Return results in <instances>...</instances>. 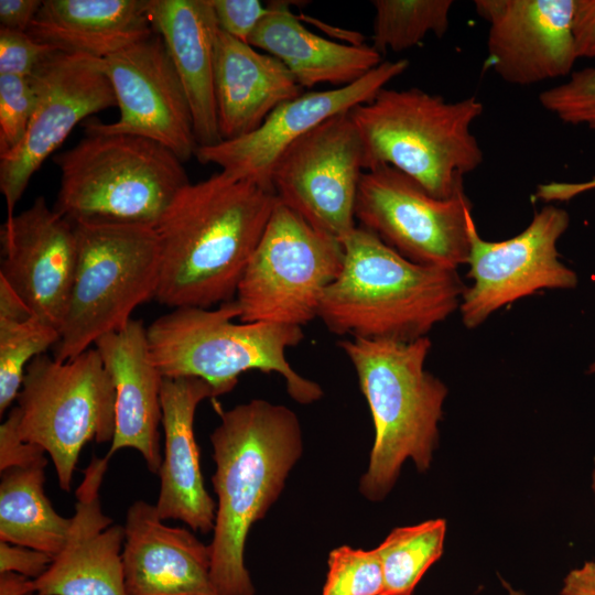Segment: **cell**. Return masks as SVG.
Returning <instances> with one entry per match:
<instances>
[{"instance_id":"83f0119b","label":"cell","mask_w":595,"mask_h":595,"mask_svg":"<svg viewBox=\"0 0 595 595\" xmlns=\"http://www.w3.org/2000/svg\"><path fill=\"white\" fill-rule=\"evenodd\" d=\"M446 521L430 519L398 527L376 548L383 575V594L412 595L424 573L442 556Z\"/></svg>"},{"instance_id":"8fae6325","label":"cell","mask_w":595,"mask_h":595,"mask_svg":"<svg viewBox=\"0 0 595 595\" xmlns=\"http://www.w3.org/2000/svg\"><path fill=\"white\" fill-rule=\"evenodd\" d=\"M355 218L414 263L457 270L468 261L475 220L465 190L436 198L401 171L379 165L361 175Z\"/></svg>"},{"instance_id":"ee69618b","label":"cell","mask_w":595,"mask_h":595,"mask_svg":"<svg viewBox=\"0 0 595 595\" xmlns=\"http://www.w3.org/2000/svg\"><path fill=\"white\" fill-rule=\"evenodd\" d=\"M508 595H524L522 592L517 591L510 586L507 585Z\"/></svg>"},{"instance_id":"f1b7e54d","label":"cell","mask_w":595,"mask_h":595,"mask_svg":"<svg viewBox=\"0 0 595 595\" xmlns=\"http://www.w3.org/2000/svg\"><path fill=\"white\" fill-rule=\"evenodd\" d=\"M372 47L381 55L419 45L433 33L442 37L450 25L451 0H374Z\"/></svg>"},{"instance_id":"e575fe53","label":"cell","mask_w":595,"mask_h":595,"mask_svg":"<svg viewBox=\"0 0 595 595\" xmlns=\"http://www.w3.org/2000/svg\"><path fill=\"white\" fill-rule=\"evenodd\" d=\"M220 31L249 43L260 21L268 14V4L259 0H209Z\"/></svg>"},{"instance_id":"3957f363","label":"cell","mask_w":595,"mask_h":595,"mask_svg":"<svg viewBox=\"0 0 595 595\" xmlns=\"http://www.w3.org/2000/svg\"><path fill=\"white\" fill-rule=\"evenodd\" d=\"M340 242L342 270L318 310L331 333L410 342L459 309L466 285L457 270L414 263L358 225Z\"/></svg>"},{"instance_id":"5bb4252c","label":"cell","mask_w":595,"mask_h":595,"mask_svg":"<svg viewBox=\"0 0 595 595\" xmlns=\"http://www.w3.org/2000/svg\"><path fill=\"white\" fill-rule=\"evenodd\" d=\"M31 77L36 104L26 132L13 152L0 156V192L4 197L6 219L14 216V207L32 175L75 126L117 106L101 60L56 51Z\"/></svg>"},{"instance_id":"ba28073f","label":"cell","mask_w":595,"mask_h":595,"mask_svg":"<svg viewBox=\"0 0 595 595\" xmlns=\"http://www.w3.org/2000/svg\"><path fill=\"white\" fill-rule=\"evenodd\" d=\"M77 263L61 336L53 357L69 360L101 336L123 328L140 304L154 299L160 249L154 227L73 224Z\"/></svg>"},{"instance_id":"8992f818","label":"cell","mask_w":595,"mask_h":595,"mask_svg":"<svg viewBox=\"0 0 595 595\" xmlns=\"http://www.w3.org/2000/svg\"><path fill=\"white\" fill-rule=\"evenodd\" d=\"M240 314L234 300L217 309L178 307L147 327L152 359L163 378L195 377L208 382L216 397L230 392L241 374H279L288 394L300 404L323 397L321 386L296 372L286 350L299 345L301 326L235 323Z\"/></svg>"},{"instance_id":"7bdbcfd3","label":"cell","mask_w":595,"mask_h":595,"mask_svg":"<svg viewBox=\"0 0 595 595\" xmlns=\"http://www.w3.org/2000/svg\"><path fill=\"white\" fill-rule=\"evenodd\" d=\"M591 489L593 491L594 506H595V455L593 458V467H592V473H591Z\"/></svg>"},{"instance_id":"74e56055","label":"cell","mask_w":595,"mask_h":595,"mask_svg":"<svg viewBox=\"0 0 595 595\" xmlns=\"http://www.w3.org/2000/svg\"><path fill=\"white\" fill-rule=\"evenodd\" d=\"M573 36L578 58H595V0H575Z\"/></svg>"},{"instance_id":"d6a6232c","label":"cell","mask_w":595,"mask_h":595,"mask_svg":"<svg viewBox=\"0 0 595 595\" xmlns=\"http://www.w3.org/2000/svg\"><path fill=\"white\" fill-rule=\"evenodd\" d=\"M36 104L32 77L0 75V156L22 142Z\"/></svg>"},{"instance_id":"60d3db41","label":"cell","mask_w":595,"mask_h":595,"mask_svg":"<svg viewBox=\"0 0 595 595\" xmlns=\"http://www.w3.org/2000/svg\"><path fill=\"white\" fill-rule=\"evenodd\" d=\"M561 595H595V561H586L564 577Z\"/></svg>"},{"instance_id":"6da1fadb","label":"cell","mask_w":595,"mask_h":595,"mask_svg":"<svg viewBox=\"0 0 595 595\" xmlns=\"http://www.w3.org/2000/svg\"><path fill=\"white\" fill-rule=\"evenodd\" d=\"M278 203L273 191L219 171L188 183L154 227L160 273L154 300L210 309L231 301Z\"/></svg>"},{"instance_id":"5b68a950","label":"cell","mask_w":595,"mask_h":595,"mask_svg":"<svg viewBox=\"0 0 595 595\" xmlns=\"http://www.w3.org/2000/svg\"><path fill=\"white\" fill-rule=\"evenodd\" d=\"M483 111L475 96L447 101L416 87H385L349 115L361 139L365 171L392 166L444 199L464 190V176L483 163L470 130Z\"/></svg>"},{"instance_id":"f6af8a7d","label":"cell","mask_w":595,"mask_h":595,"mask_svg":"<svg viewBox=\"0 0 595 595\" xmlns=\"http://www.w3.org/2000/svg\"><path fill=\"white\" fill-rule=\"evenodd\" d=\"M587 374H595V358L593 359V361L589 364L588 368H587Z\"/></svg>"},{"instance_id":"e0dca14e","label":"cell","mask_w":595,"mask_h":595,"mask_svg":"<svg viewBox=\"0 0 595 595\" xmlns=\"http://www.w3.org/2000/svg\"><path fill=\"white\" fill-rule=\"evenodd\" d=\"M0 242V279L32 315L61 333L77 263L74 225L39 196L4 220Z\"/></svg>"},{"instance_id":"7402d4cb","label":"cell","mask_w":595,"mask_h":595,"mask_svg":"<svg viewBox=\"0 0 595 595\" xmlns=\"http://www.w3.org/2000/svg\"><path fill=\"white\" fill-rule=\"evenodd\" d=\"M113 382L116 428L109 458L123 448H133L148 469L159 474L162 464L159 425L162 420L163 377L152 359L147 327L131 318L121 329L98 338L94 345Z\"/></svg>"},{"instance_id":"ac0fdd59","label":"cell","mask_w":595,"mask_h":595,"mask_svg":"<svg viewBox=\"0 0 595 595\" xmlns=\"http://www.w3.org/2000/svg\"><path fill=\"white\" fill-rule=\"evenodd\" d=\"M487 21L488 62L506 83L537 84L572 74L575 0H476Z\"/></svg>"},{"instance_id":"d590c367","label":"cell","mask_w":595,"mask_h":595,"mask_svg":"<svg viewBox=\"0 0 595 595\" xmlns=\"http://www.w3.org/2000/svg\"><path fill=\"white\" fill-rule=\"evenodd\" d=\"M45 451L23 441L18 433V411L13 407L0 425V472L45 461Z\"/></svg>"},{"instance_id":"836d02e7","label":"cell","mask_w":595,"mask_h":595,"mask_svg":"<svg viewBox=\"0 0 595 595\" xmlns=\"http://www.w3.org/2000/svg\"><path fill=\"white\" fill-rule=\"evenodd\" d=\"M55 52L28 32L0 28V75L31 77Z\"/></svg>"},{"instance_id":"d4e9b609","label":"cell","mask_w":595,"mask_h":595,"mask_svg":"<svg viewBox=\"0 0 595 595\" xmlns=\"http://www.w3.org/2000/svg\"><path fill=\"white\" fill-rule=\"evenodd\" d=\"M153 32L150 0H44L28 30L58 52L97 60Z\"/></svg>"},{"instance_id":"1f68e13d","label":"cell","mask_w":595,"mask_h":595,"mask_svg":"<svg viewBox=\"0 0 595 595\" xmlns=\"http://www.w3.org/2000/svg\"><path fill=\"white\" fill-rule=\"evenodd\" d=\"M539 102L564 123L595 130V67L572 72L564 83L541 91Z\"/></svg>"},{"instance_id":"277c9868","label":"cell","mask_w":595,"mask_h":595,"mask_svg":"<svg viewBox=\"0 0 595 595\" xmlns=\"http://www.w3.org/2000/svg\"><path fill=\"white\" fill-rule=\"evenodd\" d=\"M338 346L355 369L375 428L359 491L370 501H380L407 459L419 472L430 468L448 389L425 369L432 348L429 336L410 342L346 338Z\"/></svg>"},{"instance_id":"ffe728a7","label":"cell","mask_w":595,"mask_h":595,"mask_svg":"<svg viewBox=\"0 0 595 595\" xmlns=\"http://www.w3.org/2000/svg\"><path fill=\"white\" fill-rule=\"evenodd\" d=\"M123 527L127 595H219L209 545L188 529L165 524L155 505L134 501Z\"/></svg>"},{"instance_id":"f546056e","label":"cell","mask_w":595,"mask_h":595,"mask_svg":"<svg viewBox=\"0 0 595 595\" xmlns=\"http://www.w3.org/2000/svg\"><path fill=\"white\" fill-rule=\"evenodd\" d=\"M60 329L32 315L0 317V414L17 400L29 364L60 340Z\"/></svg>"},{"instance_id":"cb8c5ba5","label":"cell","mask_w":595,"mask_h":595,"mask_svg":"<svg viewBox=\"0 0 595 595\" xmlns=\"http://www.w3.org/2000/svg\"><path fill=\"white\" fill-rule=\"evenodd\" d=\"M152 26L187 97L198 147L221 142L214 96L218 24L209 0H150Z\"/></svg>"},{"instance_id":"2e32d148","label":"cell","mask_w":595,"mask_h":595,"mask_svg":"<svg viewBox=\"0 0 595 595\" xmlns=\"http://www.w3.org/2000/svg\"><path fill=\"white\" fill-rule=\"evenodd\" d=\"M409 67L408 60L382 62L359 80L328 90L307 91L279 105L255 131L195 153L202 164L217 165L237 178L273 191L272 170L298 139L327 119L371 100L379 90Z\"/></svg>"},{"instance_id":"4316f807","label":"cell","mask_w":595,"mask_h":595,"mask_svg":"<svg viewBox=\"0 0 595 595\" xmlns=\"http://www.w3.org/2000/svg\"><path fill=\"white\" fill-rule=\"evenodd\" d=\"M47 459L0 472V541L55 556L72 518L61 516L44 493Z\"/></svg>"},{"instance_id":"30bf717a","label":"cell","mask_w":595,"mask_h":595,"mask_svg":"<svg viewBox=\"0 0 595 595\" xmlns=\"http://www.w3.org/2000/svg\"><path fill=\"white\" fill-rule=\"evenodd\" d=\"M343 259L340 241L314 229L278 199L237 288L238 320L309 324L318 317Z\"/></svg>"},{"instance_id":"52a82bcc","label":"cell","mask_w":595,"mask_h":595,"mask_svg":"<svg viewBox=\"0 0 595 595\" xmlns=\"http://www.w3.org/2000/svg\"><path fill=\"white\" fill-rule=\"evenodd\" d=\"M53 162L61 184L53 208L82 221L155 227L190 183L183 163L164 145L133 134L85 131Z\"/></svg>"},{"instance_id":"4fadbf2b","label":"cell","mask_w":595,"mask_h":595,"mask_svg":"<svg viewBox=\"0 0 595 595\" xmlns=\"http://www.w3.org/2000/svg\"><path fill=\"white\" fill-rule=\"evenodd\" d=\"M569 226V213L551 204L537 212L521 232L501 241L483 239L474 221L467 261L472 283L458 309L465 327L476 328L505 305L540 290L575 289L578 277L558 251Z\"/></svg>"},{"instance_id":"44dd1931","label":"cell","mask_w":595,"mask_h":595,"mask_svg":"<svg viewBox=\"0 0 595 595\" xmlns=\"http://www.w3.org/2000/svg\"><path fill=\"white\" fill-rule=\"evenodd\" d=\"M215 397L213 387L201 378L162 380L164 448L155 508L163 520H180L202 533L214 530L216 502L204 485L194 416L203 400Z\"/></svg>"},{"instance_id":"4dcf8cb0","label":"cell","mask_w":595,"mask_h":595,"mask_svg":"<svg viewBox=\"0 0 595 595\" xmlns=\"http://www.w3.org/2000/svg\"><path fill=\"white\" fill-rule=\"evenodd\" d=\"M383 575L376 549L342 545L328 555V572L322 595H380Z\"/></svg>"},{"instance_id":"9a60e30c","label":"cell","mask_w":595,"mask_h":595,"mask_svg":"<svg viewBox=\"0 0 595 595\" xmlns=\"http://www.w3.org/2000/svg\"><path fill=\"white\" fill-rule=\"evenodd\" d=\"M120 116L89 119L85 131L126 133L153 140L182 162L198 148L191 107L162 37L153 32L101 60Z\"/></svg>"},{"instance_id":"7c38bea8","label":"cell","mask_w":595,"mask_h":595,"mask_svg":"<svg viewBox=\"0 0 595 595\" xmlns=\"http://www.w3.org/2000/svg\"><path fill=\"white\" fill-rule=\"evenodd\" d=\"M364 171L361 139L348 111L293 142L277 161L271 185L282 204L342 241L357 227L355 206Z\"/></svg>"},{"instance_id":"bcb514c9","label":"cell","mask_w":595,"mask_h":595,"mask_svg":"<svg viewBox=\"0 0 595 595\" xmlns=\"http://www.w3.org/2000/svg\"><path fill=\"white\" fill-rule=\"evenodd\" d=\"M380 595H387V594H383V593H382V594H380Z\"/></svg>"},{"instance_id":"7a4b0ae2","label":"cell","mask_w":595,"mask_h":595,"mask_svg":"<svg viewBox=\"0 0 595 595\" xmlns=\"http://www.w3.org/2000/svg\"><path fill=\"white\" fill-rule=\"evenodd\" d=\"M217 496L210 575L219 595H253L245 565L249 530L279 498L303 452L298 415L263 399L220 412L210 434Z\"/></svg>"},{"instance_id":"b9f144b4","label":"cell","mask_w":595,"mask_h":595,"mask_svg":"<svg viewBox=\"0 0 595 595\" xmlns=\"http://www.w3.org/2000/svg\"><path fill=\"white\" fill-rule=\"evenodd\" d=\"M34 580L13 572L0 573V595H33Z\"/></svg>"},{"instance_id":"f35d334b","label":"cell","mask_w":595,"mask_h":595,"mask_svg":"<svg viewBox=\"0 0 595 595\" xmlns=\"http://www.w3.org/2000/svg\"><path fill=\"white\" fill-rule=\"evenodd\" d=\"M42 0H1L0 24L1 28L28 32L36 18Z\"/></svg>"},{"instance_id":"484cf974","label":"cell","mask_w":595,"mask_h":595,"mask_svg":"<svg viewBox=\"0 0 595 595\" xmlns=\"http://www.w3.org/2000/svg\"><path fill=\"white\" fill-rule=\"evenodd\" d=\"M268 8L249 44L278 58L303 89L317 84L344 87L382 63L372 45L340 44L310 31L284 2L271 1Z\"/></svg>"},{"instance_id":"d6986e66","label":"cell","mask_w":595,"mask_h":595,"mask_svg":"<svg viewBox=\"0 0 595 595\" xmlns=\"http://www.w3.org/2000/svg\"><path fill=\"white\" fill-rule=\"evenodd\" d=\"M109 459L94 455L84 470L66 541L45 573L34 580L35 594L127 595L125 527L102 511L99 493Z\"/></svg>"},{"instance_id":"8d00e7d4","label":"cell","mask_w":595,"mask_h":595,"mask_svg":"<svg viewBox=\"0 0 595 595\" xmlns=\"http://www.w3.org/2000/svg\"><path fill=\"white\" fill-rule=\"evenodd\" d=\"M52 561L53 556L44 552L0 541V573L13 572L36 580Z\"/></svg>"},{"instance_id":"ab89813d","label":"cell","mask_w":595,"mask_h":595,"mask_svg":"<svg viewBox=\"0 0 595 595\" xmlns=\"http://www.w3.org/2000/svg\"><path fill=\"white\" fill-rule=\"evenodd\" d=\"M595 190V177L582 182H558L552 181L541 183L537 186L536 197L540 201L565 202L570 201L583 193Z\"/></svg>"},{"instance_id":"603a6c76","label":"cell","mask_w":595,"mask_h":595,"mask_svg":"<svg viewBox=\"0 0 595 595\" xmlns=\"http://www.w3.org/2000/svg\"><path fill=\"white\" fill-rule=\"evenodd\" d=\"M301 94L278 58L218 30L214 96L223 141L255 131L279 105Z\"/></svg>"},{"instance_id":"7dc6e473","label":"cell","mask_w":595,"mask_h":595,"mask_svg":"<svg viewBox=\"0 0 595 595\" xmlns=\"http://www.w3.org/2000/svg\"><path fill=\"white\" fill-rule=\"evenodd\" d=\"M33 595H39V594H33Z\"/></svg>"},{"instance_id":"9c48e42d","label":"cell","mask_w":595,"mask_h":595,"mask_svg":"<svg viewBox=\"0 0 595 595\" xmlns=\"http://www.w3.org/2000/svg\"><path fill=\"white\" fill-rule=\"evenodd\" d=\"M14 407L20 437L50 455L66 493L84 446L111 442L115 435V387L95 347L66 361L35 357Z\"/></svg>"}]
</instances>
